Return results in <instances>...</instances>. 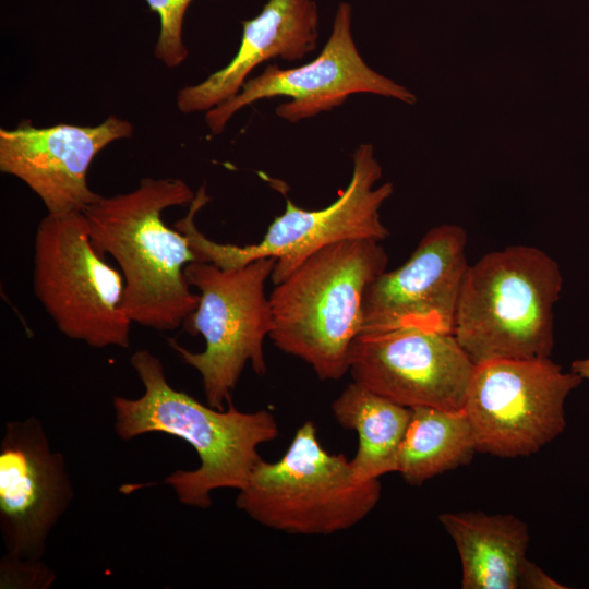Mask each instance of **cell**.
Listing matches in <instances>:
<instances>
[{
  "label": "cell",
  "mask_w": 589,
  "mask_h": 589,
  "mask_svg": "<svg viewBox=\"0 0 589 589\" xmlns=\"http://www.w3.org/2000/svg\"><path fill=\"white\" fill-rule=\"evenodd\" d=\"M332 412L340 426L358 434V450L350 460L357 481H371L397 472L398 454L411 408L352 381L333 401Z\"/></svg>",
  "instance_id": "obj_17"
},
{
  "label": "cell",
  "mask_w": 589,
  "mask_h": 589,
  "mask_svg": "<svg viewBox=\"0 0 589 589\" xmlns=\"http://www.w3.org/2000/svg\"><path fill=\"white\" fill-rule=\"evenodd\" d=\"M438 519L457 548L462 589H517L528 526L510 514L443 513Z\"/></svg>",
  "instance_id": "obj_16"
},
{
  "label": "cell",
  "mask_w": 589,
  "mask_h": 589,
  "mask_svg": "<svg viewBox=\"0 0 589 589\" xmlns=\"http://www.w3.org/2000/svg\"><path fill=\"white\" fill-rule=\"evenodd\" d=\"M519 588L565 589L566 587L549 576L541 567L527 557L522 562L518 577Z\"/></svg>",
  "instance_id": "obj_20"
},
{
  "label": "cell",
  "mask_w": 589,
  "mask_h": 589,
  "mask_svg": "<svg viewBox=\"0 0 589 589\" xmlns=\"http://www.w3.org/2000/svg\"><path fill=\"white\" fill-rule=\"evenodd\" d=\"M72 489L65 462L34 418L8 422L0 444V526L7 560L34 563L67 509Z\"/></svg>",
  "instance_id": "obj_14"
},
{
  "label": "cell",
  "mask_w": 589,
  "mask_h": 589,
  "mask_svg": "<svg viewBox=\"0 0 589 589\" xmlns=\"http://www.w3.org/2000/svg\"><path fill=\"white\" fill-rule=\"evenodd\" d=\"M194 197L181 179L143 178L134 190L99 195L83 211L95 249L115 259L123 275V309L132 323L173 330L199 303L184 273L196 256L188 238L163 217Z\"/></svg>",
  "instance_id": "obj_1"
},
{
  "label": "cell",
  "mask_w": 589,
  "mask_h": 589,
  "mask_svg": "<svg viewBox=\"0 0 589 589\" xmlns=\"http://www.w3.org/2000/svg\"><path fill=\"white\" fill-rule=\"evenodd\" d=\"M35 296L67 337L94 348H129L124 279L91 239L83 212L47 214L34 242Z\"/></svg>",
  "instance_id": "obj_8"
},
{
  "label": "cell",
  "mask_w": 589,
  "mask_h": 589,
  "mask_svg": "<svg viewBox=\"0 0 589 589\" xmlns=\"http://www.w3.org/2000/svg\"><path fill=\"white\" fill-rule=\"evenodd\" d=\"M381 177L382 167L373 145L360 144L352 154L349 184L332 204L308 211L287 197L284 213L274 218L257 243H220L199 230L195 217L211 200L205 185L197 190L187 215L173 227L188 238L196 261L224 269L238 268L262 257L274 259L271 278L276 285L328 244L348 239L383 241L388 237L380 209L392 195L393 184L376 185Z\"/></svg>",
  "instance_id": "obj_5"
},
{
  "label": "cell",
  "mask_w": 589,
  "mask_h": 589,
  "mask_svg": "<svg viewBox=\"0 0 589 589\" xmlns=\"http://www.w3.org/2000/svg\"><path fill=\"white\" fill-rule=\"evenodd\" d=\"M562 283L557 262L538 248L489 252L468 266L453 335L474 365L550 358Z\"/></svg>",
  "instance_id": "obj_4"
},
{
  "label": "cell",
  "mask_w": 589,
  "mask_h": 589,
  "mask_svg": "<svg viewBox=\"0 0 589 589\" xmlns=\"http://www.w3.org/2000/svg\"><path fill=\"white\" fill-rule=\"evenodd\" d=\"M466 244L460 226L431 228L402 265L383 272L368 286L362 332L419 327L453 333L469 266Z\"/></svg>",
  "instance_id": "obj_12"
},
{
  "label": "cell",
  "mask_w": 589,
  "mask_h": 589,
  "mask_svg": "<svg viewBox=\"0 0 589 589\" xmlns=\"http://www.w3.org/2000/svg\"><path fill=\"white\" fill-rule=\"evenodd\" d=\"M130 362L144 393L135 399L113 398L118 436L131 440L161 432L182 438L195 449L200 467L177 470L164 481L184 505L207 508L212 491L243 489L262 460L259 446L279 435L274 414L265 409L239 411L232 401L224 410L203 405L175 389L167 382L161 361L147 350L133 353Z\"/></svg>",
  "instance_id": "obj_2"
},
{
  "label": "cell",
  "mask_w": 589,
  "mask_h": 589,
  "mask_svg": "<svg viewBox=\"0 0 589 589\" xmlns=\"http://www.w3.org/2000/svg\"><path fill=\"white\" fill-rule=\"evenodd\" d=\"M473 370L453 333L419 327L362 332L349 354L353 382L408 408L462 409Z\"/></svg>",
  "instance_id": "obj_11"
},
{
  "label": "cell",
  "mask_w": 589,
  "mask_h": 589,
  "mask_svg": "<svg viewBox=\"0 0 589 589\" xmlns=\"http://www.w3.org/2000/svg\"><path fill=\"white\" fill-rule=\"evenodd\" d=\"M241 24L242 37L232 59L204 81L179 89L176 104L180 112H207L233 98L261 63L277 58L302 60L317 45L314 0H267L256 16Z\"/></svg>",
  "instance_id": "obj_15"
},
{
  "label": "cell",
  "mask_w": 589,
  "mask_h": 589,
  "mask_svg": "<svg viewBox=\"0 0 589 589\" xmlns=\"http://www.w3.org/2000/svg\"><path fill=\"white\" fill-rule=\"evenodd\" d=\"M570 371L579 375L582 380L589 381V357L573 361Z\"/></svg>",
  "instance_id": "obj_21"
},
{
  "label": "cell",
  "mask_w": 589,
  "mask_h": 589,
  "mask_svg": "<svg viewBox=\"0 0 589 589\" xmlns=\"http://www.w3.org/2000/svg\"><path fill=\"white\" fill-rule=\"evenodd\" d=\"M275 260L257 259L244 266L224 269L208 262L195 261L184 273L190 286L200 291L195 310L183 327L191 335H202L205 348L192 352L175 339L169 346L202 377L207 405L219 410L231 401L245 365L257 375L266 373L263 342L273 328L269 297L265 283Z\"/></svg>",
  "instance_id": "obj_7"
},
{
  "label": "cell",
  "mask_w": 589,
  "mask_h": 589,
  "mask_svg": "<svg viewBox=\"0 0 589 589\" xmlns=\"http://www.w3.org/2000/svg\"><path fill=\"white\" fill-rule=\"evenodd\" d=\"M193 0H145L159 17V34L154 56L167 68L181 65L189 56L182 38L185 12Z\"/></svg>",
  "instance_id": "obj_19"
},
{
  "label": "cell",
  "mask_w": 589,
  "mask_h": 589,
  "mask_svg": "<svg viewBox=\"0 0 589 589\" xmlns=\"http://www.w3.org/2000/svg\"><path fill=\"white\" fill-rule=\"evenodd\" d=\"M474 435L464 409L411 408L400 445L397 472L411 485L471 461Z\"/></svg>",
  "instance_id": "obj_18"
},
{
  "label": "cell",
  "mask_w": 589,
  "mask_h": 589,
  "mask_svg": "<svg viewBox=\"0 0 589 589\" xmlns=\"http://www.w3.org/2000/svg\"><path fill=\"white\" fill-rule=\"evenodd\" d=\"M387 262L381 241L371 239L341 240L312 254L269 294L275 346L323 381L349 373L364 292Z\"/></svg>",
  "instance_id": "obj_3"
},
{
  "label": "cell",
  "mask_w": 589,
  "mask_h": 589,
  "mask_svg": "<svg viewBox=\"0 0 589 589\" xmlns=\"http://www.w3.org/2000/svg\"><path fill=\"white\" fill-rule=\"evenodd\" d=\"M581 382L550 358L474 365L462 409L477 452L503 458L537 453L564 431L565 400Z\"/></svg>",
  "instance_id": "obj_9"
},
{
  "label": "cell",
  "mask_w": 589,
  "mask_h": 589,
  "mask_svg": "<svg viewBox=\"0 0 589 589\" xmlns=\"http://www.w3.org/2000/svg\"><path fill=\"white\" fill-rule=\"evenodd\" d=\"M378 479L359 482L344 454L320 443L313 421L276 461L261 460L236 505L256 522L292 534H332L364 519L381 498Z\"/></svg>",
  "instance_id": "obj_6"
},
{
  "label": "cell",
  "mask_w": 589,
  "mask_h": 589,
  "mask_svg": "<svg viewBox=\"0 0 589 589\" xmlns=\"http://www.w3.org/2000/svg\"><path fill=\"white\" fill-rule=\"evenodd\" d=\"M132 134V123L116 116L97 125L37 128L24 121L14 129H0V170L23 181L48 214L83 212L99 197L87 184L94 158Z\"/></svg>",
  "instance_id": "obj_13"
},
{
  "label": "cell",
  "mask_w": 589,
  "mask_h": 589,
  "mask_svg": "<svg viewBox=\"0 0 589 589\" xmlns=\"http://www.w3.org/2000/svg\"><path fill=\"white\" fill-rule=\"evenodd\" d=\"M351 12L348 2L338 5L332 33L315 59L290 69L269 64L260 75L249 79L233 98L205 112L211 133L220 134L239 110L273 97L288 98L275 110L288 122L332 110L353 94H375L413 104V94L365 63L352 37Z\"/></svg>",
  "instance_id": "obj_10"
}]
</instances>
